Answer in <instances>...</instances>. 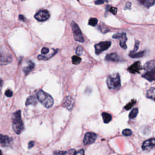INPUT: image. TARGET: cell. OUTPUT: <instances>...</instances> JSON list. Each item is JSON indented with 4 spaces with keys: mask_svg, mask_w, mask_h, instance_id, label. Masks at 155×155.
Wrapping results in <instances>:
<instances>
[{
    "mask_svg": "<svg viewBox=\"0 0 155 155\" xmlns=\"http://www.w3.org/2000/svg\"><path fill=\"white\" fill-rule=\"evenodd\" d=\"M12 127L14 131L16 134H20L24 130V124L21 118L20 110H17L12 115Z\"/></svg>",
    "mask_w": 155,
    "mask_h": 155,
    "instance_id": "1",
    "label": "cell"
},
{
    "mask_svg": "<svg viewBox=\"0 0 155 155\" xmlns=\"http://www.w3.org/2000/svg\"><path fill=\"white\" fill-rule=\"evenodd\" d=\"M36 96L40 101L46 108H51L53 105V99L49 94L41 90L36 93Z\"/></svg>",
    "mask_w": 155,
    "mask_h": 155,
    "instance_id": "2",
    "label": "cell"
},
{
    "mask_svg": "<svg viewBox=\"0 0 155 155\" xmlns=\"http://www.w3.org/2000/svg\"><path fill=\"white\" fill-rule=\"evenodd\" d=\"M107 84L110 90H117L121 87L120 76L118 73H115L113 75L108 76L107 80Z\"/></svg>",
    "mask_w": 155,
    "mask_h": 155,
    "instance_id": "3",
    "label": "cell"
},
{
    "mask_svg": "<svg viewBox=\"0 0 155 155\" xmlns=\"http://www.w3.org/2000/svg\"><path fill=\"white\" fill-rule=\"evenodd\" d=\"M71 29H72L75 40L77 41H79L81 42H84V38H83L82 32L80 29L79 26L77 25V24L75 21L71 22Z\"/></svg>",
    "mask_w": 155,
    "mask_h": 155,
    "instance_id": "4",
    "label": "cell"
},
{
    "mask_svg": "<svg viewBox=\"0 0 155 155\" xmlns=\"http://www.w3.org/2000/svg\"><path fill=\"white\" fill-rule=\"evenodd\" d=\"M111 44L112 43L110 41H103L95 44V49L96 54L99 55L104 51H106L111 46Z\"/></svg>",
    "mask_w": 155,
    "mask_h": 155,
    "instance_id": "5",
    "label": "cell"
},
{
    "mask_svg": "<svg viewBox=\"0 0 155 155\" xmlns=\"http://www.w3.org/2000/svg\"><path fill=\"white\" fill-rule=\"evenodd\" d=\"M50 17V13L47 10H41L38 12L35 15V18L40 22L47 21Z\"/></svg>",
    "mask_w": 155,
    "mask_h": 155,
    "instance_id": "6",
    "label": "cell"
},
{
    "mask_svg": "<svg viewBox=\"0 0 155 155\" xmlns=\"http://www.w3.org/2000/svg\"><path fill=\"white\" fill-rule=\"evenodd\" d=\"M113 38L119 40V45L123 49H127L126 42L127 41V35L125 33H118L113 36Z\"/></svg>",
    "mask_w": 155,
    "mask_h": 155,
    "instance_id": "7",
    "label": "cell"
},
{
    "mask_svg": "<svg viewBox=\"0 0 155 155\" xmlns=\"http://www.w3.org/2000/svg\"><path fill=\"white\" fill-rule=\"evenodd\" d=\"M97 138V135L92 132H88L85 135L84 138V145L87 146L90 145L91 144L93 143L95 141L96 139Z\"/></svg>",
    "mask_w": 155,
    "mask_h": 155,
    "instance_id": "8",
    "label": "cell"
},
{
    "mask_svg": "<svg viewBox=\"0 0 155 155\" xmlns=\"http://www.w3.org/2000/svg\"><path fill=\"white\" fill-rule=\"evenodd\" d=\"M155 147V138H152L145 141L142 145L143 150H150Z\"/></svg>",
    "mask_w": 155,
    "mask_h": 155,
    "instance_id": "9",
    "label": "cell"
},
{
    "mask_svg": "<svg viewBox=\"0 0 155 155\" xmlns=\"http://www.w3.org/2000/svg\"><path fill=\"white\" fill-rule=\"evenodd\" d=\"M142 69L141 63L140 61H137L133 64L128 68V71L131 73H140V70Z\"/></svg>",
    "mask_w": 155,
    "mask_h": 155,
    "instance_id": "10",
    "label": "cell"
},
{
    "mask_svg": "<svg viewBox=\"0 0 155 155\" xmlns=\"http://www.w3.org/2000/svg\"><path fill=\"white\" fill-rule=\"evenodd\" d=\"M142 78L150 82L155 81V67L150 70L147 71L146 72L142 75Z\"/></svg>",
    "mask_w": 155,
    "mask_h": 155,
    "instance_id": "11",
    "label": "cell"
},
{
    "mask_svg": "<svg viewBox=\"0 0 155 155\" xmlns=\"http://www.w3.org/2000/svg\"><path fill=\"white\" fill-rule=\"evenodd\" d=\"M1 65H7L12 62V56L7 53H3L1 52Z\"/></svg>",
    "mask_w": 155,
    "mask_h": 155,
    "instance_id": "12",
    "label": "cell"
},
{
    "mask_svg": "<svg viewBox=\"0 0 155 155\" xmlns=\"http://www.w3.org/2000/svg\"><path fill=\"white\" fill-rule=\"evenodd\" d=\"M12 142V138L3 135H0V144L2 147H7Z\"/></svg>",
    "mask_w": 155,
    "mask_h": 155,
    "instance_id": "13",
    "label": "cell"
},
{
    "mask_svg": "<svg viewBox=\"0 0 155 155\" xmlns=\"http://www.w3.org/2000/svg\"><path fill=\"white\" fill-rule=\"evenodd\" d=\"M105 59L108 61H114L118 62L121 60L118 55L116 53H112L107 55V56L105 58Z\"/></svg>",
    "mask_w": 155,
    "mask_h": 155,
    "instance_id": "14",
    "label": "cell"
},
{
    "mask_svg": "<svg viewBox=\"0 0 155 155\" xmlns=\"http://www.w3.org/2000/svg\"><path fill=\"white\" fill-rule=\"evenodd\" d=\"M73 104H74L73 99L69 96H67L65 99L64 102L63 103V106L65 107L68 108L69 110H70L71 108L73 107Z\"/></svg>",
    "mask_w": 155,
    "mask_h": 155,
    "instance_id": "15",
    "label": "cell"
},
{
    "mask_svg": "<svg viewBox=\"0 0 155 155\" xmlns=\"http://www.w3.org/2000/svg\"><path fill=\"white\" fill-rule=\"evenodd\" d=\"M137 1L147 8H150L155 4V0H137Z\"/></svg>",
    "mask_w": 155,
    "mask_h": 155,
    "instance_id": "16",
    "label": "cell"
},
{
    "mask_svg": "<svg viewBox=\"0 0 155 155\" xmlns=\"http://www.w3.org/2000/svg\"><path fill=\"white\" fill-rule=\"evenodd\" d=\"M147 98L151 99L155 102V88L151 87L147 90L146 93Z\"/></svg>",
    "mask_w": 155,
    "mask_h": 155,
    "instance_id": "17",
    "label": "cell"
},
{
    "mask_svg": "<svg viewBox=\"0 0 155 155\" xmlns=\"http://www.w3.org/2000/svg\"><path fill=\"white\" fill-rule=\"evenodd\" d=\"M154 67H155V60H151L144 64L143 69L147 71L153 69Z\"/></svg>",
    "mask_w": 155,
    "mask_h": 155,
    "instance_id": "18",
    "label": "cell"
},
{
    "mask_svg": "<svg viewBox=\"0 0 155 155\" xmlns=\"http://www.w3.org/2000/svg\"><path fill=\"white\" fill-rule=\"evenodd\" d=\"M146 55V51H141L139 52H135V53H132L130 52L129 53V57L132 58H140L141 57H143Z\"/></svg>",
    "mask_w": 155,
    "mask_h": 155,
    "instance_id": "19",
    "label": "cell"
},
{
    "mask_svg": "<svg viewBox=\"0 0 155 155\" xmlns=\"http://www.w3.org/2000/svg\"><path fill=\"white\" fill-rule=\"evenodd\" d=\"M101 115H102V117L104 123H106V124L110 123V122L111 121L112 119V115L108 113L103 112V113H102Z\"/></svg>",
    "mask_w": 155,
    "mask_h": 155,
    "instance_id": "20",
    "label": "cell"
},
{
    "mask_svg": "<svg viewBox=\"0 0 155 155\" xmlns=\"http://www.w3.org/2000/svg\"><path fill=\"white\" fill-rule=\"evenodd\" d=\"M37 104V99L35 96H31L27 98L26 102V106L29 105H36Z\"/></svg>",
    "mask_w": 155,
    "mask_h": 155,
    "instance_id": "21",
    "label": "cell"
},
{
    "mask_svg": "<svg viewBox=\"0 0 155 155\" xmlns=\"http://www.w3.org/2000/svg\"><path fill=\"white\" fill-rule=\"evenodd\" d=\"M137 113H138V109L137 108H133L129 114V118L130 119L135 118L136 117V116L137 115Z\"/></svg>",
    "mask_w": 155,
    "mask_h": 155,
    "instance_id": "22",
    "label": "cell"
},
{
    "mask_svg": "<svg viewBox=\"0 0 155 155\" xmlns=\"http://www.w3.org/2000/svg\"><path fill=\"white\" fill-rule=\"evenodd\" d=\"M71 60H72V63L75 65L79 64L81 62V58L78 55L73 56V57L71 58Z\"/></svg>",
    "mask_w": 155,
    "mask_h": 155,
    "instance_id": "23",
    "label": "cell"
},
{
    "mask_svg": "<svg viewBox=\"0 0 155 155\" xmlns=\"http://www.w3.org/2000/svg\"><path fill=\"white\" fill-rule=\"evenodd\" d=\"M136 101L135 100V99H132V100L130 102H129L124 107V108L127 110H130L132 107H133V106L136 104Z\"/></svg>",
    "mask_w": 155,
    "mask_h": 155,
    "instance_id": "24",
    "label": "cell"
},
{
    "mask_svg": "<svg viewBox=\"0 0 155 155\" xmlns=\"http://www.w3.org/2000/svg\"><path fill=\"white\" fill-rule=\"evenodd\" d=\"M106 7H107L106 8L107 10L109 11L110 12H111L113 15H116V13H117V12H118V9L117 8L114 7H112V6H110V5H107V6Z\"/></svg>",
    "mask_w": 155,
    "mask_h": 155,
    "instance_id": "25",
    "label": "cell"
},
{
    "mask_svg": "<svg viewBox=\"0 0 155 155\" xmlns=\"http://www.w3.org/2000/svg\"><path fill=\"white\" fill-rule=\"evenodd\" d=\"M98 23V19L95 18H90L88 21V24L91 26H96V24Z\"/></svg>",
    "mask_w": 155,
    "mask_h": 155,
    "instance_id": "26",
    "label": "cell"
},
{
    "mask_svg": "<svg viewBox=\"0 0 155 155\" xmlns=\"http://www.w3.org/2000/svg\"><path fill=\"white\" fill-rule=\"evenodd\" d=\"M132 131L130 129H124L123 131V135L125 136H130L132 135Z\"/></svg>",
    "mask_w": 155,
    "mask_h": 155,
    "instance_id": "27",
    "label": "cell"
},
{
    "mask_svg": "<svg viewBox=\"0 0 155 155\" xmlns=\"http://www.w3.org/2000/svg\"><path fill=\"white\" fill-rule=\"evenodd\" d=\"M83 53V49L81 46H78L76 49V53L78 56H80Z\"/></svg>",
    "mask_w": 155,
    "mask_h": 155,
    "instance_id": "28",
    "label": "cell"
},
{
    "mask_svg": "<svg viewBox=\"0 0 155 155\" xmlns=\"http://www.w3.org/2000/svg\"><path fill=\"white\" fill-rule=\"evenodd\" d=\"M98 29L100 30L101 32L104 33H104L108 32V31H109V29L107 28V27H105V26H101V24L99 26Z\"/></svg>",
    "mask_w": 155,
    "mask_h": 155,
    "instance_id": "29",
    "label": "cell"
},
{
    "mask_svg": "<svg viewBox=\"0 0 155 155\" xmlns=\"http://www.w3.org/2000/svg\"><path fill=\"white\" fill-rule=\"evenodd\" d=\"M139 46H140V41H136L135 44V48L131 52L135 53L138 50V48H139Z\"/></svg>",
    "mask_w": 155,
    "mask_h": 155,
    "instance_id": "30",
    "label": "cell"
},
{
    "mask_svg": "<svg viewBox=\"0 0 155 155\" xmlns=\"http://www.w3.org/2000/svg\"><path fill=\"white\" fill-rule=\"evenodd\" d=\"M5 95L7 97H12L13 96V92L10 89H7L5 92Z\"/></svg>",
    "mask_w": 155,
    "mask_h": 155,
    "instance_id": "31",
    "label": "cell"
},
{
    "mask_svg": "<svg viewBox=\"0 0 155 155\" xmlns=\"http://www.w3.org/2000/svg\"><path fill=\"white\" fill-rule=\"evenodd\" d=\"M32 69L30 67H29V66H28V67H24L23 69V71H24V73L26 74V75H28L30 72V71H32Z\"/></svg>",
    "mask_w": 155,
    "mask_h": 155,
    "instance_id": "32",
    "label": "cell"
},
{
    "mask_svg": "<svg viewBox=\"0 0 155 155\" xmlns=\"http://www.w3.org/2000/svg\"><path fill=\"white\" fill-rule=\"evenodd\" d=\"M73 150V155H84V150L83 149H81L78 152H75Z\"/></svg>",
    "mask_w": 155,
    "mask_h": 155,
    "instance_id": "33",
    "label": "cell"
},
{
    "mask_svg": "<svg viewBox=\"0 0 155 155\" xmlns=\"http://www.w3.org/2000/svg\"><path fill=\"white\" fill-rule=\"evenodd\" d=\"M107 2H108L107 0H96V1H95V4L99 5V4H104V3H107Z\"/></svg>",
    "mask_w": 155,
    "mask_h": 155,
    "instance_id": "34",
    "label": "cell"
},
{
    "mask_svg": "<svg viewBox=\"0 0 155 155\" xmlns=\"http://www.w3.org/2000/svg\"><path fill=\"white\" fill-rule=\"evenodd\" d=\"M27 64H28V66L30 67L32 69H34L35 68V63H33L32 61L29 60L27 61Z\"/></svg>",
    "mask_w": 155,
    "mask_h": 155,
    "instance_id": "35",
    "label": "cell"
},
{
    "mask_svg": "<svg viewBox=\"0 0 155 155\" xmlns=\"http://www.w3.org/2000/svg\"><path fill=\"white\" fill-rule=\"evenodd\" d=\"M66 153H67V152L63 151H56L53 153L55 155H65Z\"/></svg>",
    "mask_w": 155,
    "mask_h": 155,
    "instance_id": "36",
    "label": "cell"
},
{
    "mask_svg": "<svg viewBox=\"0 0 155 155\" xmlns=\"http://www.w3.org/2000/svg\"><path fill=\"white\" fill-rule=\"evenodd\" d=\"M49 49L47 47H44L41 50V53L44 55L47 54V53H49Z\"/></svg>",
    "mask_w": 155,
    "mask_h": 155,
    "instance_id": "37",
    "label": "cell"
},
{
    "mask_svg": "<svg viewBox=\"0 0 155 155\" xmlns=\"http://www.w3.org/2000/svg\"><path fill=\"white\" fill-rule=\"evenodd\" d=\"M131 5V3L130 2H127L125 4V9H130Z\"/></svg>",
    "mask_w": 155,
    "mask_h": 155,
    "instance_id": "38",
    "label": "cell"
},
{
    "mask_svg": "<svg viewBox=\"0 0 155 155\" xmlns=\"http://www.w3.org/2000/svg\"><path fill=\"white\" fill-rule=\"evenodd\" d=\"M34 144H35V142H34V141H32L29 142V148H32L34 146Z\"/></svg>",
    "mask_w": 155,
    "mask_h": 155,
    "instance_id": "39",
    "label": "cell"
},
{
    "mask_svg": "<svg viewBox=\"0 0 155 155\" xmlns=\"http://www.w3.org/2000/svg\"><path fill=\"white\" fill-rule=\"evenodd\" d=\"M19 19H20L21 21H24V20H26L24 16L23 15H19Z\"/></svg>",
    "mask_w": 155,
    "mask_h": 155,
    "instance_id": "40",
    "label": "cell"
},
{
    "mask_svg": "<svg viewBox=\"0 0 155 155\" xmlns=\"http://www.w3.org/2000/svg\"><path fill=\"white\" fill-rule=\"evenodd\" d=\"M21 1H26V0H21Z\"/></svg>",
    "mask_w": 155,
    "mask_h": 155,
    "instance_id": "41",
    "label": "cell"
}]
</instances>
